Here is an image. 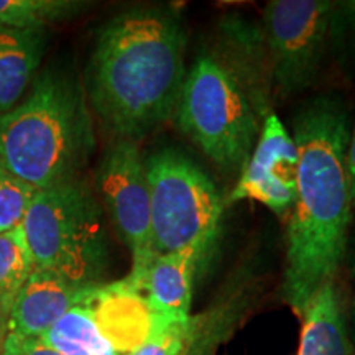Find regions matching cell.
I'll return each instance as SVG.
<instances>
[{"instance_id":"6da1fadb","label":"cell","mask_w":355,"mask_h":355,"mask_svg":"<svg viewBox=\"0 0 355 355\" xmlns=\"http://www.w3.org/2000/svg\"><path fill=\"white\" fill-rule=\"evenodd\" d=\"M291 125L300 165L282 296L301 318L311 298L343 270L354 222L347 170L352 122L340 97L324 94L301 105Z\"/></svg>"},{"instance_id":"7a4b0ae2","label":"cell","mask_w":355,"mask_h":355,"mask_svg":"<svg viewBox=\"0 0 355 355\" xmlns=\"http://www.w3.org/2000/svg\"><path fill=\"white\" fill-rule=\"evenodd\" d=\"M186 30L176 8L137 6L97 32L86 96L117 140L146 135L173 119L186 78Z\"/></svg>"},{"instance_id":"3957f363","label":"cell","mask_w":355,"mask_h":355,"mask_svg":"<svg viewBox=\"0 0 355 355\" xmlns=\"http://www.w3.org/2000/svg\"><path fill=\"white\" fill-rule=\"evenodd\" d=\"M273 94L260 25L229 15L186 69L173 117L222 171L241 173L272 114Z\"/></svg>"},{"instance_id":"277c9868","label":"cell","mask_w":355,"mask_h":355,"mask_svg":"<svg viewBox=\"0 0 355 355\" xmlns=\"http://www.w3.org/2000/svg\"><path fill=\"white\" fill-rule=\"evenodd\" d=\"M94 148L84 83L64 66L37 73L20 104L0 115V166L38 191L79 178Z\"/></svg>"},{"instance_id":"5b68a950","label":"cell","mask_w":355,"mask_h":355,"mask_svg":"<svg viewBox=\"0 0 355 355\" xmlns=\"http://www.w3.org/2000/svg\"><path fill=\"white\" fill-rule=\"evenodd\" d=\"M21 227L35 268L58 273L79 286L102 285L109 239L104 211L86 181L76 178L40 189Z\"/></svg>"},{"instance_id":"8992f818","label":"cell","mask_w":355,"mask_h":355,"mask_svg":"<svg viewBox=\"0 0 355 355\" xmlns=\"http://www.w3.org/2000/svg\"><path fill=\"white\" fill-rule=\"evenodd\" d=\"M145 168L155 255L193 248L202 277L219 250L225 199L211 176L180 150H157L145 158Z\"/></svg>"},{"instance_id":"52a82bcc","label":"cell","mask_w":355,"mask_h":355,"mask_svg":"<svg viewBox=\"0 0 355 355\" xmlns=\"http://www.w3.org/2000/svg\"><path fill=\"white\" fill-rule=\"evenodd\" d=\"M332 0H272L260 30L270 58L275 96L303 92L331 55Z\"/></svg>"},{"instance_id":"ba28073f","label":"cell","mask_w":355,"mask_h":355,"mask_svg":"<svg viewBox=\"0 0 355 355\" xmlns=\"http://www.w3.org/2000/svg\"><path fill=\"white\" fill-rule=\"evenodd\" d=\"M96 183L115 230L132 254V270L123 279L141 293V282L155 250L148 178L139 144L115 140L102 155Z\"/></svg>"},{"instance_id":"9c48e42d","label":"cell","mask_w":355,"mask_h":355,"mask_svg":"<svg viewBox=\"0 0 355 355\" xmlns=\"http://www.w3.org/2000/svg\"><path fill=\"white\" fill-rule=\"evenodd\" d=\"M298 165V146L272 112L265 119L237 184L225 199V207L239 201H255L278 217L288 216L296 202Z\"/></svg>"},{"instance_id":"30bf717a","label":"cell","mask_w":355,"mask_h":355,"mask_svg":"<svg viewBox=\"0 0 355 355\" xmlns=\"http://www.w3.org/2000/svg\"><path fill=\"white\" fill-rule=\"evenodd\" d=\"M97 329L119 355H130L152 339L166 321L159 319L140 291L125 279L97 285L83 303Z\"/></svg>"},{"instance_id":"8fae6325","label":"cell","mask_w":355,"mask_h":355,"mask_svg":"<svg viewBox=\"0 0 355 355\" xmlns=\"http://www.w3.org/2000/svg\"><path fill=\"white\" fill-rule=\"evenodd\" d=\"M92 288L74 285L58 273L35 268L13 301L8 332L40 339L69 309L83 304Z\"/></svg>"},{"instance_id":"7c38bea8","label":"cell","mask_w":355,"mask_h":355,"mask_svg":"<svg viewBox=\"0 0 355 355\" xmlns=\"http://www.w3.org/2000/svg\"><path fill=\"white\" fill-rule=\"evenodd\" d=\"M199 278V257L193 248L155 255L141 282V295L159 319H189L194 283Z\"/></svg>"},{"instance_id":"4fadbf2b","label":"cell","mask_w":355,"mask_h":355,"mask_svg":"<svg viewBox=\"0 0 355 355\" xmlns=\"http://www.w3.org/2000/svg\"><path fill=\"white\" fill-rule=\"evenodd\" d=\"M298 355H355L349 319L336 282L326 283L301 314Z\"/></svg>"},{"instance_id":"5bb4252c","label":"cell","mask_w":355,"mask_h":355,"mask_svg":"<svg viewBox=\"0 0 355 355\" xmlns=\"http://www.w3.org/2000/svg\"><path fill=\"white\" fill-rule=\"evenodd\" d=\"M46 50L44 30H21L0 24V115L24 99Z\"/></svg>"},{"instance_id":"9a60e30c","label":"cell","mask_w":355,"mask_h":355,"mask_svg":"<svg viewBox=\"0 0 355 355\" xmlns=\"http://www.w3.org/2000/svg\"><path fill=\"white\" fill-rule=\"evenodd\" d=\"M40 340L60 355H119L102 337L83 304L69 309Z\"/></svg>"},{"instance_id":"2e32d148","label":"cell","mask_w":355,"mask_h":355,"mask_svg":"<svg viewBox=\"0 0 355 355\" xmlns=\"http://www.w3.org/2000/svg\"><path fill=\"white\" fill-rule=\"evenodd\" d=\"M35 272V263L26 243L24 227L0 234V306L10 309L21 288Z\"/></svg>"},{"instance_id":"e0dca14e","label":"cell","mask_w":355,"mask_h":355,"mask_svg":"<svg viewBox=\"0 0 355 355\" xmlns=\"http://www.w3.org/2000/svg\"><path fill=\"white\" fill-rule=\"evenodd\" d=\"M86 6L76 0H0V24L21 30H44L78 15Z\"/></svg>"},{"instance_id":"ac0fdd59","label":"cell","mask_w":355,"mask_h":355,"mask_svg":"<svg viewBox=\"0 0 355 355\" xmlns=\"http://www.w3.org/2000/svg\"><path fill=\"white\" fill-rule=\"evenodd\" d=\"M206 319L207 313H202L186 321L163 324L148 343L130 355H183L196 343L206 326Z\"/></svg>"},{"instance_id":"d6986e66","label":"cell","mask_w":355,"mask_h":355,"mask_svg":"<svg viewBox=\"0 0 355 355\" xmlns=\"http://www.w3.org/2000/svg\"><path fill=\"white\" fill-rule=\"evenodd\" d=\"M243 306L237 295L229 296V300L217 303L207 313L206 326L199 337L183 355H216L220 343H224L234 329L235 322L241 318Z\"/></svg>"},{"instance_id":"ffe728a7","label":"cell","mask_w":355,"mask_h":355,"mask_svg":"<svg viewBox=\"0 0 355 355\" xmlns=\"http://www.w3.org/2000/svg\"><path fill=\"white\" fill-rule=\"evenodd\" d=\"M38 189L0 166V234L24 224Z\"/></svg>"},{"instance_id":"44dd1931","label":"cell","mask_w":355,"mask_h":355,"mask_svg":"<svg viewBox=\"0 0 355 355\" xmlns=\"http://www.w3.org/2000/svg\"><path fill=\"white\" fill-rule=\"evenodd\" d=\"M355 66V0L334 2L331 25V55Z\"/></svg>"},{"instance_id":"7402d4cb","label":"cell","mask_w":355,"mask_h":355,"mask_svg":"<svg viewBox=\"0 0 355 355\" xmlns=\"http://www.w3.org/2000/svg\"><path fill=\"white\" fill-rule=\"evenodd\" d=\"M2 355H60L46 347L40 339L10 334L8 332Z\"/></svg>"},{"instance_id":"603a6c76","label":"cell","mask_w":355,"mask_h":355,"mask_svg":"<svg viewBox=\"0 0 355 355\" xmlns=\"http://www.w3.org/2000/svg\"><path fill=\"white\" fill-rule=\"evenodd\" d=\"M343 266L347 268L350 286H352V295H350V309H349V314H350L349 331H350V337H352V343L355 345V222H352V225H350Z\"/></svg>"},{"instance_id":"cb8c5ba5","label":"cell","mask_w":355,"mask_h":355,"mask_svg":"<svg viewBox=\"0 0 355 355\" xmlns=\"http://www.w3.org/2000/svg\"><path fill=\"white\" fill-rule=\"evenodd\" d=\"M347 170L350 180V193H352V204L355 207V121L350 125L349 146H347Z\"/></svg>"},{"instance_id":"d4e9b609","label":"cell","mask_w":355,"mask_h":355,"mask_svg":"<svg viewBox=\"0 0 355 355\" xmlns=\"http://www.w3.org/2000/svg\"><path fill=\"white\" fill-rule=\"evenodd\" d=\"M8 336V313L0 306V355L3 354V345H6Z\"/></svg>"}]
</instances>
